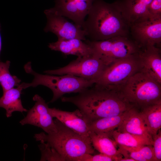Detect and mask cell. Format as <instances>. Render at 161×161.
I'll return each mask as SVG.
<instances>
[{
	"label": "cell",
	"mask_w": 161,
	"mask_h": 161,
	"mask_svg": "<svg viewBox=\"0 0 161 161\" xmlns=\"http://www.w3.org/2000/svg\"><path fill=\"white\" fill-rule=\"evenodd\" d=\"M112 137L117 144L131 147H139L153 145V141L145 137L128 133H122L114 130Z\"/></svg>",
	"instance_id": "obj_22"
},
{
	"label": "cell",
	"mask_w": 161,
	"mask_h": 161,
	"mask_svg": "<svg viewBox=\"0 0 161 161\" xmlns=\"http://www.w3.org/2000/svg\"><path fill=\"white\" fill-rule=\"evenodd\" d=\"M44 13L47 23L44 30L55 35L58 40H67L78 38L83 41L86 39V33L81 27L68 21L65 17L52 10H46Z\"/></svg>",
	"instance_id": "obj_10"
},
{
	"label": "cell",
	"mask_w": 161,
	"mask_h": 161,
	"mask_svg": "<svg viewBox=\"0 0 161 161\" xmlns=\"http://www.w3.org/2000/svg\"><path fill=\"white\" fill-rule=\"evenodd\" d=\"M140 112L152 136L156 134L161 127V101L142 109Z\"/></svg>",
	"instance_id": "obj_21"
},
{
	"label": "cell",
	"mask_w": 161,
	"mask_h": 161,
	"mask_svg": "<svg viewBox=\"0 0 161 161\" xmlns=\"http://www.w3.org/2000/svg\"><path fill=\"white\" fill-rule=\"evenodd\" d=\"M83 41L78 38L58 40L56 42L49 43L48 46L51 50L60 52L66 55H74L81 57L92 54L93 50L92 47Z\"/></svg>",
	"instance_id": "obj_17"
},
{
	"label": "cell",
	"mask_w": 161,
	"mask_h": 161,
	"mask_svg": "<svg viewBox=\"0 0 161 161\" xmlns=\"http://www.w3.org/2000/svg\"><path fill=\"white\" fill-rule=\"evenodd\" d=\"M56 131L50 134L43 132L35 134L37 141L46 142L64 157L66 161H75L85 154H93L95 149L90 141L68 128L55 119Z\"/></svg>",
	"instance_id": "obj_3"
},
{
	"label": "cell",
	"mask_w": 161,
	"mask_h": 161,
	"mask_svg": "<svg viewBox=\"0 0 161 161\" xmlns=\"http://www.w3.org/2000/svg\"><path fill=\"white\" fill-rule=\"evenodd\" d=\"M89 137L95 149L101 153L111 157L114 161H118L122 157L120 151L117 149V144L109 135L90 131Z\"/></svg>",
	"instance_id": "obj_18"
},
{
	"label": "cell",
	"mask_w": 161,
	"mask_h": 161,
	"mask_svg": "<svg viewBox=\"0 0 161 161\" xmlns=\"http://www.w3.org/2000/svg\"><path fill=\"white\" fill-rule=\"evenodd\" d=\"M1 24L0 23V29H1ZM1 45H2L1 38V35L0 33V54L1 51Z\"/></svg>",
	"instance_id": "obj_29"
},
{
	"label": "cell",
	"mask_w": 161,
	"mask_h": 161,
	"mask_svg": "<svg viewBox=\"0 0 161 161\" xmlns=\"http://www.w3.org/2000/svg\"><path fill=\"white\" fill-rule=\"evenodd\" d=\"M152 0H117L114 3L129 26L147 16L148 6Z\"/></svg>",
	"instance_id": "obj_16"
},
{
	"label": "cell",
	"mask_w": 161,
	"mask_h": 161,
	"mask_svg": "<svg viewBox=\"0 0 161 161\" xmlns=\"http://www.w3.org/2000/svg\"><path fill=\"white\" fill-rule=\"evenodd\" d=\"M117 128L119 132L137 135L153 141L140 112L133 106L127 111L122 123Z\"/></svg>",
	"instance_id": "obj_15"
},
{
	"label": "cell",
	"mask_w": 161,
	"mask_h": 161,
	"mask_svg": "<svg viewBox=\"0 0 161 161\" xmlns=\"http://www.w3.org/2000/svg\"><path fill=\"white\" fill-rule=\"evenodd\" d=\"M49 110L53 117L56 118L65 126L91 142L89 123L78 109L70 112L49 108Z\"/></svg>",
	"instance_id": "obj_14"
},
{
	"label": "cell",
	"mask_w": 161,
	"mask_h": 161,
	"mask_svg": "<svg viewBox=\"0 0 161 161\" xmlns=\"http://www.w3.org/2000/svg\"><path fill=\"white\" fill-rule=\"evenodd\" d=\"M137 54L106 65L94 85L120 92L130 78L140 71Z\"/></svg>",
	"instance_id": "obj_6"
},
{
	"label": "cell",
	"mask_w": 161,
	"mask_h": 161,
	"mask_svg": "<svg viewBox=\"0 0 161 161\" xmlns=\"http://www.w3.org/2000/svg\"><path fill=\"white\" fill-rule=\"evenodd\" d=\"M131 38L140 47L148 45L159 47L161 43V17L147 16L130 26Z\"/></svg>",
	"instance_id": "obj_9"
},
{
	"label": "cell",
	"mask_w": 161,
	"mask_h": 161,
	"mask_svg": "<svg viewBox=\"0 0 161 161\" xmlns=\"http://www.w3.org/2000/svg\"><path fill=\"white\" fill-rule=\"evenodd\" d=\"M38 147L41 153V161H66L65 158L47 143L40 142Z\"/></svg>",
	"instance_id": "obj_24"
},
{
	"label": "cell",
	"mask_w": 161,
	"mask_h": 161,
	"mask_svg": "<svg viewBox=\"0 0 161 161\" xmlns=\"http://www.w3.org/2000/svg\"><path fill=\"white\" fill-rule=\"evenodd\" d=\"M106 65L104 61L93 51L90 55L78 57L65 66L45 71L44 72L51 75H72L93 81L95 83Z\"/></svg>",
	"instance_id": "obj_8"
},
{
	"label": "cell",
	"mask_w": 161,
	"mask_h": 161,
	"mask_svg": "<svg viewBox=\"0 0 161 161\" xmlns=\"http://www.w3.org/2000/svg\"><path fill=\"white\" fill-rule=\"evenodd\" d=\"M147 16L161 17V0H152L148 9Z\"/></svg>",
	"instance_id": "obj_27"
},
{
	"label": "cell",
	"mask_w": 161,
	"mask_h": 161,
	"mask_svg": "<svg viewBox=\"0 0 161 161\" xmlns=\"http://www.w3.org/2000/svg\"><path fill=\"white\" fill-rule=\"evenodd\" d=\"M95 0H55L54 7L51 8L82 27Z\"/></svg>",
	"instance_id": "obj_12"
},
{
	"label": "cell",
	"mask_w": 161,
	"mask_h": 161,
	"mask_svg": "<svg viewBox=\"0 0 161 161\" xmlns=\"http://www.w3.org/2000/svg\"><path fill=\"white\" fill-rule=\"evenodd\" d=\"M23 89L20 85L16 88H12L4 92L0 98V107L5 109L7 117H11L16 111L27 112L22 104L21 95Z\"/></svg>",
	"instance_id": "obj_19"
},
{
	"label": "cell",
	"mask_w": 161,
	"mask_h": 161,
	"mask_svg": "<svg viewBox=\"0 0 161 161\" xmlns=\"http://www.w3.org/2000/svg\"><path fill=\"white\" fill-rule=\"evenodd\" d=\"M153 149L155 161L161 160V131L159 129L157 133L152 136Z\"/></svg>",
	"instance_id": "obj_26"
},
{
	"label": "cell",
	"mask_w": 161,
	"mask_h": 161,
	"mask_svg": "<svg viewBox=\"0 0 161 161\" xmlns=\"http://www.w3.org/2000/svg\"><path fill=\"white\" fill-rule=\"evenodd\" d=\"M128 110L116 116L100 118L90 122L89 123L90 131L106 134L112 137V132L122 123Z\"/></svg>",
	"instance_id": "obj_20"
},
{
	"label": "cell",
	"mask_w": 161,
	"mask_h": 161,
	"mask_svg": "<svg viewBox=\"0 0 161 161\" xmlns=\"http://www.w3.org/2000/svg\"><path fill=\"white\" fill-rule=\"evenodd\" d=\"M118 161H135V160L131 158H121L119 159Z\"/></svg>",
	"instance_id": "obj_28"
},
{
	"label": "cell",
	"mask_w": 161,
	"mask_h": 161,
	"mask_svg": "<svg viewBox=\"0 0 161 161\" xmlns=\"http://www.w3.org/2000/svg\"><path fill=\"white\" fill-rule=\"evenodd\" d=\"M113 158L105 154L100 153L95 155L85 154L77 158L75 161H112Z\"/></svg>",
	"instance_id": "obj_25"
},
{
	"label": "cell",
	"mask_w": 161,
	"mask_h": 161,
	"mask_svg": "<svg viewBox=\"0 0 161 161\" xmlns=\"http://www.w3.org/2000/svg\"><path fill=\"white\" fill-rule=\"evenodd\" d=\"M10 63L9 61L5 62L0 61V84L3 92L15 86H18L21 81L16 76L10 73L9 71Z\"/></svg>",
	"instance_id": "obj_23"
},
{
	"label": "cell",
	"mask_w": 161,
	"mask_h": 161,
	"mask_svg": "<svg viewBox=\"0 0 161 161\" xmlns=\"http://www.w3.org/2000/svg\"><path fill=\"white\" fill-rule=\"evenodd\" d=\"M89 88L75 96L61 98L62 102L76 106L88 123L99 118L121 114L133 106L120 92L95 85Z\"/></svg>",
	"instance_id": "obj_1"
},
{
	"label": "cell",
	"mask_w": 161,
	"mask_h": 161,
	"mask_svg": "<svg viewBox=\"0 0 161 161\" xmlns=\"http://www.w3.org/2000/svg\"><path fill=\"white\" fill-rule=\"evenodd\" d=\"M82 26L86 39L97 41L130 36V26L114 2L95 0Z\"/></svg>",
	"instance_id": "obj_2"
},
{
	"label": "cell",
	"mask_w": 161,
	"mask_h": 161,
	"mask_svg": "<svg viewBox=\"0 0 161 161\" xmlns=\"http://www.w3.org/2000/svg\"><path fill=\"white\" fill-rule=\"evenodd\" d=\"M24 68L26 73L33 75L34 78L30 83L20 84L23 89L39 85L46 86L53 93L50 103L54 102L65 94L80 93L92 87L95 83L93 81L70 75L58 76L39 74L32 69L30 62L25 65Z\"/></svg>",
	"instance_id": "obj_4"
},
{
	"label": "cell",
	"mask_w": 161,
	"mask_h": 161,
	"mask_svg": "<svg viewBox=\"0 0 161 161\" xmlns=\"http://www.w3.org/2000/svg\"><path fill=\"white\" fill-rule=\"evenodd\" d=\"M140 71L161 84V56L159 47L148 45L140 47L137 54Z\"/></svg>",
	"instance_id": "obj_13"
},
{
	"label": "cell",
	"mask_w": 161,
	"mask_h": 161,
	"mask_svg": "<svg viewBox=\"0 0 161 161\" xmlns=\"http://www.w3.org/2000/svg\"><path fill=\"white\" fill-rule=\"evenodd\" d=\"M33 100L34 106L27 111V115L20 121L22 125L30 124L42 129L47 134L55 132L56 128L49 108L45 100L38 95H35Z\"/></svg>",
	"instance_id": "obj_11"
},
{
	"label": "cell",
	"mask_w": 161,
	"mask_h": 161,
	"mask_svg": "<svg viewBox=\"0 0 161 161\" xmlns=\"http://www.w3.org/2000/svg\"><path fill=\"white\" fill-rule=\"evenodd\" d=\"M120 92L129 104L141 109L161 101V84L140 71L130 78Z\"/></svg>",
	"instance_id": "obj_5"
},
{
	"label": "cell",
	"mask_w": 161,
	"mask_h": 161,
	"mask_svg": "<svg viewBox=\"0 0 161 161\" xmlns=\"http://www.w3.org/2000/svg\"><path fill=\"white\" fill-rule=\"evenodd\" d=\"M107 65L117 60L134 55L140 47L130 36H119L100 41H84Z\"/></svg>",
	"instance_id": "obj_7"
}]
</instances>
